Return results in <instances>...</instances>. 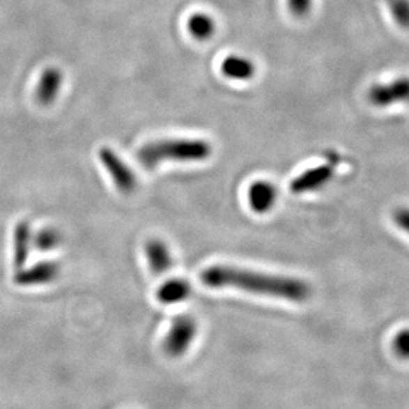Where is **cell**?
I'll list each match as a JSON object with an SVG mask.
<instances>
[{"instance_id": "obj_1", "label": "cell", "mask_w": 409, "mask_h": 409, "mask_svg": "<svg viewBox=\"0 0 409 409\" xmlns=\"http://www.w3.org/2000/svg\"><path fill=\"white\" fill-rule=\"evenodd\" d=\"M200 278L204 285L215 289L235 288L291 302H304L310 295V286L302 279L264 275L235 266H210L201 272Z\"/></svg>"}, {"instance_id": "obj_16", "label": "cell", "mask_w": 409, "mask_h": 409, "mask_svg": "<svg viewBox=\"0 0 409 409\" xmlns=\"http://www.w3.org/2000/svg\"><path fill=\"white\" fill-rule=\"evenodd\" d=\"M389 6L397 23L403 28H407L409 19L408 0H389Z\"/></svg>"}, {"instance_id": "obj_14", "label": "cell", "mask_w": 409, "mask_h": 409, "mask_svg": "<svg viewBox=\"0 0 409 409\" xmlns=\"http://www.w3.org/2000/svg\"><path fill=\"white\" fill-rule=\"evenodd\" d=\"M188 31L190 33L200 41L211 39L216 31V24L210 15L207 13H194L188 20Z\"/></svg>"}, {"instance_id": "obj_18", "label": "cell", "mask_w": 409, "mask_h": 409, "mask_svg": "<svg viewBox=\"0 0 409 409\" xmlns=\"http://www.w3.org/2000/svg\"><path fill=\"white\" fill-rule=\"evenodd\" d=\"M408 344L409 337L407 330L401 331L400 334H397V337L395 338V342H394V348H395V351H396L399 357H408Z\"/></svg>"}, {"instance_id": "obj_17", "label": "cell", "mask_w": 409, "mask_h": 409, "mask_svg": "<svg viewBox=\"0 0 409 409\" xmlns=\"http://www.w3.org/2000/svg\"><path fill=\"white\" fill-rule=\"evenodd\" d=\"M311 1L313 0H288L289 11L297 17L306 16L311 10Z\"/></svg>"}, {"instance_id": "obj_11", "label": "cell", "mask_w": 409, "mask_h": 409, "mask_svg": "<svg viewBox=\"0 0 409 409\" xmlns=\"http://www.w3.org/2000/svg\"><path fill=\"white\" fill-rule=\"evenodd\" d=\"M145 252L148 266L154 275H163L171 268V253L169 247L162 240H150L146 244Z\"/></svg>"}, {"instance_id": "obj_6", "label": "cell", "mask_w": 409, "mask_h": 409, "mask_svg": "<svg viewBox=\"0 0 409 409\" xmlns=\"http://www.w3.org/2000/svg\"><path fill=\"white\" fill-rule=\"evenodd\" d=\"M408 79H399L385 85H375L369 92V100L372 105L385 107L395 102H401L408 98Z\"/></svg>"}, {"instance_id": "obj_12", "label": "cell", "mask_w": 409, "mask_h": 409, "mask_svg": "<svg viewBox=\"0 0 409 409\" xmlns=\"http://www.w3.org/2000/svg\"><path fill=\"white\" fill-rule=\"evenodd\" d=\"M222 72L225 77L238 81L251 79L256 73V66L251 60L242 56H228L222 64Z\"/></svg>"}, {"instance_id": "obj_7", "label": "cell", "mask_w": 409, "mask_h": 409, "mask_svg": "<svg viewBox=\"0 0 409 409\" xmlns=\"http://www.w3.org/2000/svg\"><path fill=\"white\" fill-rule=\"evenodd\" d=\"M334 173L332 166L322 164L314 169L298 175L291 183V191L293 194H304L310 191H316L322 185H326Z\"/></svg>"}, {"instance_id": "obj_13", "label": "cell", "mask_w": 409, "mask_h": 409, "mask_svg": "<svg viewBox=\"0 0 409 409\" xmlns=\"http://www.w3.org/2000/svg\"><path fill=\"white\" fill-rule=\"evenodd\" d=\"M191 294V285L185 279H170L164 282L158 291L157 298L164 304H175L185 301Z\"/></svg>"}, {"instance_id": "obj_19", "label": "cell", "mask_w": 409, "mask_h": 409, "mask_svg": "<svg viewBox=\"0 0 409 409\" xmlns=\"http://www.w3.org/2000/svg\"><path fill=\"white\" fill-rule=\"evenodd\" d=\"M408 211L407 210H401L396 213L395 216V220L397 222V224L400 225L403 229H408Z\"/></svg>"}, {"instance_id": "obj_4", "label": "cell", "mask_w": 409, "mask_h": 409, "mask_svg": "<svg viewBox=\"0 0 409 409\" xmlns=\"http://www.w3.org/2000/svg\"><path fill=\"white\" fill-rule=\"evenodd\" d=\"M98 158L104 164L106 171L110 175L113 183L122 194H132L137 187V178L132 169L121 159L118 154L109 148L102 147L98 151Z\"/></svg>"}, {"instance_id": "obj_15", "label": "cell", "mask_w": 409, "mask_h": 409, "mask_svg": "<svg viewBox=\"0 0 409 409\" xmlns=\"http://www.w3.org/2000/svg\"><path fill=\"white\" fill-rule=\"evenodd\" d=\"M61 233L56 228L45 226L33 233L32 245L39 251L51 252L61 244Z\"/></svg>"}, {"instance_id": "obj_2", "label": "cell", "mask_w": 409, "mask_h": 409, "mask_svg": "<svg viewBox=\"0 0 409 409\" xmlns=\"http://www.w3.org/2000/svg\"><path fill=\"white\" fill-rule=\"evenodd\" d=\"M212 146L204 139H162L144 146L137 157L146 169H154L164 160L201 162L210 158Z\"/></svg>"}, {"instance_id": "obj_3", "label": "cell", "mask_w": 409, "mask_h": 409, "mask_svg": "<svg viewBox=\"0 0 409 409\" xmlns=\"http://www.w3.org/2000/svg\"><path fill=\"white\" fill-rule=\"evenodd\" d=\"M196 332H198L196 321L191 316L185 314V316L175 318L163 342L164 353L171 357L185 355L194 342Z\"/></svg>"}, {"instance_id": "obj_10", "label": "cell", "mask_w": 409, "mask_h": 409, "mask_svg": "<svg viewBox=\"0 0 409 409\" xmlns=\"http://www.w3.org/2000/svg\"><path fill=\"white\" fill-rule=\"evenodd\" d=\"M277 200V190L273 185L265 180H257L248 190V201L256 213L270 211Z\"/></svg>"}, {"instance_id": "obj_8", "label": "cell", "mask_w": 409, "mask_h": 409, "mask_svg": "<svg viewBox=\"0 0 409 409\" xmlns=\"http://www.w3.org/2000/svg\"><path fill=\"white\" fill-rule=\"evenodd\" d=\"M64 82V75L59 68H47L41 77L36 89V100L43 106L52 105L61 91Z\"/></svg>"}, {"instance_id": "obj_5", "label": "cell", "mask_w": 409, "mask_h": 409, "mask_svg": "<svg viewBox=\"0 0 409 409\" xmlns=\"http://www.w3.org/2000/svg\"><path fill=\"white\" fill-rule=\"evenodd\" d=\"M60 275V266L53 261H41L32 266H24L16 270L13 282L22 288H35L48 285L57 279Z\"/></svg>"}, {"instance_id": "obj_9", "label": "cell", "mask_w": 409, "mask_h": 409, "mask_svg": "<svg viewBox=\"0 0 409 409\" xmlns=\"http://www.w3.org/2000/svg\"><path fill=\"white\" fill-rule=\"evenodd\" d=\"M32 229L26 222L15 225L13 235V263L16 270L24 268L29 257L32 245Z\"/></svg>"}]
</instances>
